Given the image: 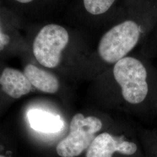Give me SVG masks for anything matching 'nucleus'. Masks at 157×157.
<instances>
[{
	"mask_svg": "<svg viewBox=\"0 0 157 157\" xmlns=\"http://www.w3.org/2000/svg\"><path fill=\"white\" fill-rule=\"evenodd\" d=\"M144 4L128 6L124 16L97 39L96 53L101 62L113 65L128 56L140 41L148 28Z\"/></svg>",
	"mask_w": 157,
	"mask_h": 157,
	"instance_id": "obj_1",
	"label": "nucleus"
},
{
	"mask_svg": "<svg viewBox=\"0 0 157 157\" xmlns=\"http://www.w3.org/2000/svg\"><path fill=\"white\" fill-rule=\"evenodd\" d=\"M32 51L40 65L47 69L60 66L64 53L73 44L89 38L65 23L45 21L29 27Z\"/></svg>",
	"mask_w": 157,
	"mask_h": 157,
	"instance_id": "obj_2",
	"label": "nucleus"
},
{
	"mask_svg": "<svg viewBox=\"0 0 157 157\" xmlns=\"http://www.w3.org/2000/svg\"><path fill=\"white\" fill-rule=\"evenodd\" d=\"M126 10L124 0H70L65 23L78 29L89 39H98Z\"/></svg>",
	"mask_w": 157,
	"mask_h": 157,
	"instance_id": "obj_3",
	"label": "nucleus"
},
{
	"mask_svg": "<svg viewBox=\"0 0 157 157\" xmlns=\"http://www.w3.org/2000/svg\"><path fill=\"white\" fill-rule=\"evenodd\" d=\"M113 65L112 74L121 87L124 99L133 104L144 101L148 86L147 72L143 62L136 57L128 56Z\"/></svg>",
	"mask_w": 157,
	"mask_h": 157,
	"instance_id": "obj_4",
	"label": "nucleus"
},
{
	"mask_svg": "<svg viewBox=\"0 0 157 157\" xmlns=\"http://www.w3.org/2000/svg\"><path fill=\"white\" fill-rule=\"evenodd\" d=\"M102 126L98 118L76 114L71 122L69 135L56 146L57 154L61 157H78L89 148Z\"/></svg>",
	"mask_w": 157,
	"mask_h": 157,
	"instance_id": "obj_5",
	"label": "nucleus"
},
{
	"mask_svg": "<svg viewBox=\"0 0 157 157\" xmlns=\"http://www.w3.org/2000/svg\"><path fill=\"white\" fill-rule=\"evenodd\" d=\"M70 0H4L2 1L12 12L22 20L25 16L36 17H46L67 6Z\"/></svg>",
	"mask_w": 157,
	"mask_h": 157,
	"instance_id": "obj_6",
	"label": "nucleus"
},
{
	"mask_svg": "<svg viewBox=\"0 0 157 157\" xmlns=\"http://www.w3.org/2000/svg\"><path fill=\"white\" fill-rule=\"evenodd\" d=\"M137 151L135 143L117 140L108 133H102L95 137L87 148L86 157H112L119 152L124 155H133Z\"/></svg>",
	"mask_w": 157,
	"mask_h": 157,
	"instance_id": "obj_7",
	"label": "nucleus"
},
{
	"mask_svg": "<svg viewBox=\"0 0 157 157\" xmlns=\"http://www.w3.org/2000/svg\"><path fill=\"white\" fill-rule=\"evenodd\" d=\"M23 27L22 20L0 0V52L20 35Z\"/></svg>",
	"mask_w": 157,
	"mask_h": 157,
	"instance_id": "obj_8",
	"label": "nucleus"
},
{
	"mask_svg": "<svg viewBox=\"0 0 157 157\" xmlns=\"http://www.w3.org/2000/svg\"><path fill=\"white\" fill-rule=\"evenodd\" d=\"M0 85L6 94L13 98H19L32 89V84L23 72L10 67L3 69L0 75Z\"/></svg>",
	"mask_w": 157,
	"mask_h": 157,
	"instance_id": "obj_9",
	"label": "nucleus"
},
{
	"mask_svg": "<svg viewBox=\"0 0 157 157\" xmlns=\"http://www.w3.org/2000/svg\"><path fill=\"white\" fill-rule=\"evenodd\" d=\"M23 73L32 86L42 92L54 94L59 89L58 79L48 71L29 63L24 67Z\"/></svg>",
	"mask_w": 157,
	"mask_h": 157,
	"instance_id": "obj_10",
	"label": "nucleus"
},
{
	"mask_svg": "<svg viewBox=\"0 0 157 157\" xmlns=\"http://www.w3.org/2000/svg\"><path fill=\"white\" fill-rule=\"evenodd\" d=\"M28 118L31 128L39 132L55 133L63 127V122L59 117L39 109L30 110Z\"/></svg>",
	"mask_w": 157,
	"mask_h": 157,
	"instance_id": "obj_11",
	"label": "nucleus"
},
{
	"mask_svg": "<svg viewBox=\"0 0 157 157\" xmlns=\"http://www.w3.org/2000/svg\"><path fill=\"white\" fill-rule=\"evenodd\" d=\"M124 6L127 7L138 4H143L144 0H124Z\"/></svg>",
	"mask_w": 157,
	"mask_h": 157,
	"instance_id": "obj_12",
	"label": "nucleus"
},
{
	"mask_svg": "<svg viewBox=\"0 0 157 157\" xmlns=\"http://www.w3.org/2000/svg\"><path fill=\"white\" fill-rule=\"evenodd\" d=\"M0 157H6L5 156H4V155H0Z\"/></svg>",
	"mask_w": 157,
	"mask_h": 157,
	"instance_id": "obj_13",
	"label": "nucleus"
}]
</instances>
